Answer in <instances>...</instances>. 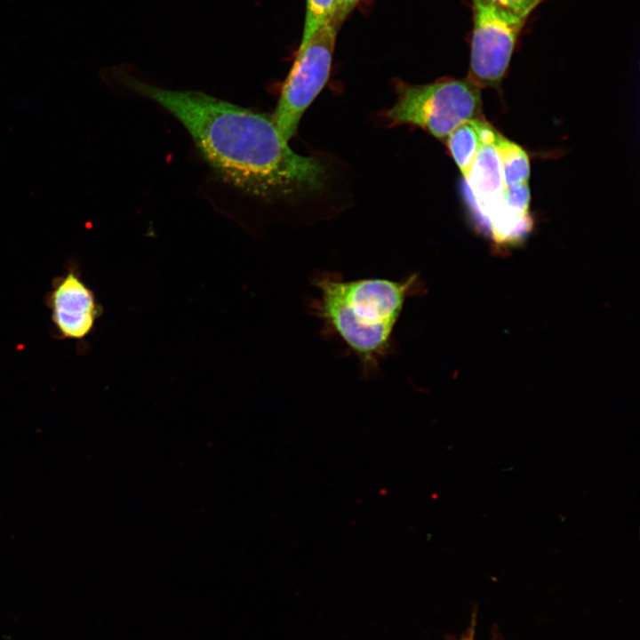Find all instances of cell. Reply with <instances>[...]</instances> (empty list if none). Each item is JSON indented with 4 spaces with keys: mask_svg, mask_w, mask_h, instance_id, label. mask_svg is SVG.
Here are the masks:
<instances>
[{
    "mask_svg": "<svg viewBox=\"0 0 640 640\" xmlns=\"http://www.w3.org/2000/svg\"><path fill=\"white\" fill-rule=\"evenodd\" d=\"M119 77L175 116L219 176L240 190L273 199L323 186L324 166L295 153L272 117L201 92L160 88L123 73Z\"/></svg>",
    "mask_w": 640,
    "mask_h": 640,
    "instance_id": "1",
    "label": "cell"
},
{
    "mask_svg": "<svg viewBox=\"0 0 640 640\" xmlns=\"http://www.w3.org/2000/svg\"><path fill=\"white\" fill-rule=\"evenodd\" d=\"M313 285L318 294L310 306L312 313L356 356L367 375L391 353L394 329L404 304L421 288L416 274L399 281L345 280L323 272L313 277Z\"/></svg>",
    "mask_w": 640,
    "mask_h": 640,
    "instance_id": "2",
    "label": "cell"
},
{
    "mask_svg": "<svg viewBox=\"0 0 640 640\" xmlns=\"http://www.w3.org/2000/svg\"><path fill=\"white\" fill-rule=\"evenodd\" d=\"M480 91L468 79L442 78L426 84L399 83L397 100L386 116L396 124L415 125L446 140L462 123L483 118Z\"/></svg>",
    "mask_w": 640,
    "mask_h": 640,
    "instance_id": "3",
    "label": "cell"
},
{
    "mask_svg": "<svg viewBox=\"0 0 640 640\" xmlns=\"http://www.w3.org/2000/svg\"><path fill=\"white\" fill-rule=\"evenodd\" d=\"M473 29L467 79L480 90L503 80L527 18L491 0H472Z\"/></svg>",
    "mask_w": 640,
    "mask_h": 640,
    "instance_id": "4",
    "label": "cell"
},
{
    "mask_svg": "<svg viewBox=\"0 0 640 640\" xmlns=\"http://www.w3.org/2000/svg\"><path fill=\"white\" fill-rule=\"evenodd\" d=\"M336 33L332 24H325L298 49L272 116L275 125L286 141L293 137L305 110L328 80Z\"/></svg>",
    "mask_w": 640,
    "mask_h": 640,
    "instance_id": "5",
    "label": "cell"
},
{
    "mask_svg": "<svg viewBox=\"0 0 640 640\" xmlns=\"http://www.w3.org/2000/svg\"><path fill=\"white\" fill-rule=\"evenodd\" d=\"M58 339L84 341L101 314L94 292L83 280L76 265L56 276L44 298Z\"/></svg>",
    "mask_w": 640,
    "mask_h": 640,
    "instance_id": "6",
    "label": "cell"
},
{
    "mask_svg": "<svg viewBox=\"0 0 640 640\" xmlns=\"http://www.w3.org/2000/svg\"><path fill=\"white\" fill-rule=\"evenodd\" d=\"M479 130L481 145L464 180L477 226L484 232L503 204L506 185L496 145L499 132L483 118Z\"/></svg>",
    "mask_w": 640,
    "mask_h": 640,
    "instance_id": "7",
    "label": "cell"
},
{
    "mask_svg": "<svg viewBox=\"0 0 640 640\" xmlns=\"http://www.w3.org/2000/svg\"><path fill=\"white\" fill-rule=\"evenodd\" d=\"M480 119L462 123L446 138L449 154L464 180L470 172L481 145Z\"/></svg>",
    "mask_w": 640,
    "mask_h": 640,
    "instance_id": "8",
    "label": "cell"
},
{
    "mask_svg": "<svg viewBox=\"0 0 640 640\" xmlns=\"http://www.w3.org/2000/svg\"><path fill=\"white\" fill-rule=\"evenodd\" d=\"M496 145L506 187L527 184L531 168L529 156L524 149L500 133L497 137Z\"/></svg>",
    "mask_w": 640,
    "mask_h": 640,
    "instance_id": "9",
    "label": "cell"
},
{
    "mask_svg": "<svg viewBox=\"0 0 640 640\" xmlns=\"http://www.w3.org/2000/svg\"><path fill=\"white\" fill-rule=\"evenodd\" d=\"M334 0H306V17L300 46L308 41L325 24L331 23Z\"/></svg>",
    "mask_w": 640,
    "mask_h": 640,
    "instance_id": "10",
    "label": "cell"
},
{
    "mask_svg": "<svg viewBox=\"0 0 640 640\" xmlns=\"http://www.w3.org/2000/svg\"><path fill=\"white\" fill-rule=\"evenodd\" d=\"M518 15L528 17L545 0H491Z\"/></svg>",
    "mask_w": 640,
    "mask_h": 640,
    "instance_id": "11",
    "label": "cell"
},
{
    "mask_svg": "<svg viewBox=\"0 0 640 640\" xmlns=\"http://www.w3.org/2000/svg\"><path fill=\"white\" fill-rule=\"evenodd\" d=\"M360 0H334L331 24L338 30Z\"/></svg>",
    "mask_w": 640,
    "mask_h": 640,
    "instance_id": "12",
    "label": "cell"
}]
</instances>
